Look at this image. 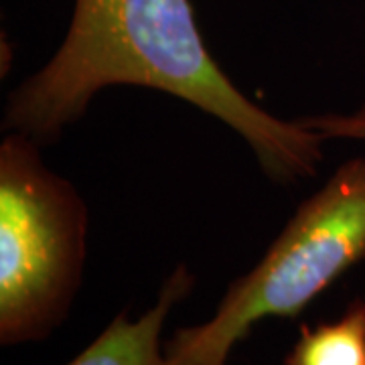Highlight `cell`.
Instances as JSON below:
<instances>
[{
  "label": "cell",
  "mask_w": 365,
  "mask_h": 365,
  "mask_svg": "<svg viewBox=\"0 0 365 365\" xmlns=\"http://www.w3.org/2000/svg\"><path fill=\"white\" fill-rule=\"evenodd\" d=\"M300 124L325 138H349L365 143V104L353 114H327V116L300 118Z\"/></svg>",
  "instance_id": "8992f818"
},
{
  "label": "cell",
  "mask_w": 365,
  "mask_h": 365,
  "mask_svg": "<svg viewBox=\"0 0 365 365\" xmlns=\"http://www.w3.org/2000/svg\"><path fill=\"white\" fill-rule=\"evenodd\" d=\"M284 365H365V299H355L337 321L302 325Z\"/></svg>",
  "instance_id": "5b68a950"
},
{
  "label": "cell",
  "mask_w": 365,
  "mask_h": 365,
  "mask_svg": "<svg viewBox=\"0 0 365 365\" xmlns=\"http://www.w3.org/2000/svg\"><path fill=\"white\" fill-rule=\"evenodd\" d=\"M110 86L167 91L244 136L262 169L280 182L311 177L321 163L317 132L250 102L211 59L189 0H76L63 45L13 91L6 128L53 140Z\"/></svg>",
  "instance_id": "6da1fadb"
},
{
  "label": "cell",
  "mask_w": 365,
  "mask_h": 365,
  "mask_svg": "<svg viewBox=\"0 0 365 365\" xmlns=\"http://www.w3.org/2000/svg\"><path fill=\"white\" fill-rule=\"evenodd\" d=\"M365 258V158H353L304 201L266 256L227 288L211 319L179 329L169 365H225L262 319L297 317Z\"/></svg>",
  "instance_id": "7a4b0ae2"
},
{
  "label": "cell",
  "mask_w": 365,
  "mask_h": 365,
  "mask_svg": "<svg viewBox=\"0 0 365 365\" xmlns=\"http://www.w3.org/2000/svg\"><path fill=\"white\" fill-rule=\"evenodd\" d=\"M193 282L191 272L179 266L167 278L157 302L146 313L136 321H130L126 313H120L67 365H169L160 347L163 327L175 304L189 297Z\"/></svg>",
  "instance_id": "277c9868"
},
{
  "label": "cell",
  "mask_w": 365,
  "mask_h": 365,
  "mask_svg": "<svg viewBox=\"0 0 365 365\" xmlns=\"http://www.w3.org/2000/svg\"><path fill=\"white\" fill-rule=\"evenodd\" d=\"M88 209L76 187L13 132L0 146V343L45 339L66 319L86 260Z\"/></svg>",
  "instance_id": "3957f363"
}]
</instances>
